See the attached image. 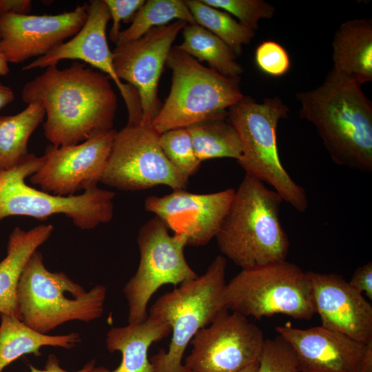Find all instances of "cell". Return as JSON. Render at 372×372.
I'll return each mask as SVG.
<instances>
[{
  "label": "cell",
  "mask_w": 372,
  "mask_h": 372,
  "mask_svg": "<svg viewBox=\"0 0 372 372\" xmlns=\"http://www.w3.org/2000/svg\"><path fill=\"white\" fill-rule=\"evenodd\" d=\"M44 157L29 153L17 165L0 170V220L24 216L43 220L63 214L81 229L108 223L114 214L115 193L98 187L78 195L61 196L37 189L25 183L43 165Z\"/></svg>",
  "instance_id": "9"
},
{
  "label": "cell",
  "mask_w": 372,
  "mask_h": 372,
  "mask_svg": "<svg viewBox=\"0 0 372 372\" xmlns=\"http://www.w3.org/2000/svg\"><path fill=\"white\" fill-rule=\"evenodd\" d=\"M174 19L185 21L187 24H196L185 1H145L136 12L131 25L121 31L116 45L136 40L152 28L167 25Z\"/></svg>",
  "instance_id": "27"
},
{
  "label": "cell",
  "mask_w": 372,
  "mask_h": 372,
  "mask_svg": "<svg viewBox=\"0 0 372 372\" xmlns=\"http://www.w3.org/2000/svg\"><path fill=\"white\" fill-rule=\"evenodd\" d=\"M289 111L278 96L258 103L244 96L229 108L227 118L241 143L242 154L237 162L245 174L271 185L283 201L304 213L309 203L306 192L287 172L278 150L277 127Z\"/></svg>",
  "instance_id": "4"
},
{
  "label": "cell",
  "mask_w": 372,
  "mask_h": 372,
  "mask_svg": "<svg viewBox=\"0 0 372 372\" xmlns=\"http://www.w3.org/2000/svg\"><path fill=\"white\" fill-rule=\"evenodd\" d=\"M349 285L360 293H364L372 299V262L358 267L348 281Z\"/></svg>",
  "instance_id": "34"
},
{
  "label": "cell",
  "mask_w": 372,
  "mask_h": 372,
  "mask_svg": "<svg viewBox=\"0 0 372 372\" xmlns=\"http://www.w3.org/2000/svg\"><path fill=\"white\" fill-rule=\"evenodd\" d=\"M258 364L251 365L239 372H256Z\"/></svg>",
  "instance_id": "40"
},
{
  "label": "cell",
  "mask_w": 372,
  "mask_h": 372,
  "mask_svg": "<svg viewBox=\"0 0 372 372\" xmlns=\"http://www.w3.org/2000/svg\"><path fill=\"white\" fill-rule=\"evenodd\" d=\"M234 193L233 188L205 194L179 189L149 196L145 207L174 234L185 236L187 245L204 246L218 234Z\"/></svg>",
  "instance_id": "15"
},
{
  "label": "cell",
  "mask_w": 372,
  "mask_h": 372,
  "mask_svg": "<svg viewBox=\"0 0 372 372\" xmlns=\"http://www.w3.org/2000/svg\"><path fill=\"white\" fill-rule=\"evenodd\" d=\"M276 331L291 347L300 372H358L364 343L322 326Z\"/></svg>",
  "instance_id": "19"
},
{
  "label": "cell",
  "mask_w": 372,
  "mask_h": 372,
  "mask_svg": "<svg viewBox=\"0 0 372 372\" xmlns=\"http://www.w3.org/2000/svg\"><path fill=\"white\" fill-rule=\"evenodd\" d=\"M32 9L30 0H0V17L6 14H28Z\"/></svg>",
  "instance_id": "35"
},
{
  "label": "cell",
  "mask_w": 372,
  "mask_h": 372,
  "mask_svg": "<svg viewBox=\"0 0 372 372\" xmlns=\"http://www.w3.org/2000/svg\"><path fill=\"white\" fill-rule=\"evenodd\" d=\"M54 227L40 225L28 231L19 227L10 233L6 257L0 262V314L21 320L17 288L23 270L32 254L51 236Z\"/></svg>",
  "instance_id": "21"
},
{
  "label": "cell",
  "mask_w": 372,
  "mask_h": 372,
  "mask_svg": "<svg viewBox=\"0 0 372 372\" xmlns=\"http://www.w3.org/2000/svg\"><path fill=\"white\" fill-rule=\"evenodd\" d=\"M172 71L169 94L152 123L162 134L212 119L227 118L243 96L240 79L223 76L174 46L166 61Z\"/></svg>",
  "instance_id": "6"
},
{
  "label": "cell",
  "mask_w": 372,
  "mask_h": 372,
  "mask_svg": "<svg viewBox=\"0 0 372 372\" xmlns=\"http://www.w3.org/2000/svg\"><path fill=\"white\" fill-rule=\"evenodd\" d=\"M110 13L112 25L109 36L112 42L117 43L121 32V22H132L144 0H104Z\"/></svg>",
  "instance_id": "33"
},
{
  "label": "cell",
  "mask_w": 372,
  "mask_h": 372,
  "mask_svg": "<svg viewBox=\"0 0 372 372\" xmlns=\"http://www.w3.org/2000/svg\"><path fill=\"white\" fill-rule=\"evenodd\" d=\"M110 79L77 61L63 69L53 65L24 85L21 98L44 108L51 145H76L113 129L117 96Z\"/></svg>",
  "instance_id": "1"
},
{
  "label": "cell",
  "mask_w": 372,
  "mask_h": 372,
  "mask_svg": "<svg viewBox=\"0 0 372 372\" xmlns=\"http://www.w3.org/2000/svg\"><path fill=\"white\" fill-rule=\"evenodd\" d=\"M197 158H231L238 161L242 154L238 134L228 118L212 119L187 127Z\"/></svg>",
  "instance_id": "26"
},
{
  "label": "cell",
  "mask_w": 372,
  "mask_h": 372,
  "mask_svg": "<svg viewBox=\"0 0 372 372\" xmlns=\"http://www.w3.org/2000/svg\"><path fill=\"white\" fill-rule=\"evenodd\" d=\"M196 23L209 30L228 45L239 56L244 45L255 37L251 30L234 20L230 14L205 4L201 0L185 1Z\"/></svg>",
  "instance_id": "28"
},
{
  "label": "cell",
  "mask_w": 372,
  "mask_h": 372,
  "mask_svg": "<svg viewBox=\"0 0 372 372\" xmlns=\"http://www.w3.org/2000/svg\"><path fill=\"white\" fill-rule=\"evenodd\" d=\"M116 131L101 132L76 145H48L42 166L30 182L50 194L68 196L97 187L105 171Z\"/></svg>",
  "instance_id": "13"
},
{
  "label": "cell",
  "mask_w": 372,
  "mask_h": 372,
  "mask_svg": "<svg viewBox=\"0 0 372 372\" xmlns=\"http://www.w3.org/2000/svg\"><path fill=\"white\" fill-rule=\"evenodd\" d=\"M87 5L56 14L1 16L0 50L8 63L42 56L74 37L86 21Z\"/></svg>",
  "instance_id": "16"
},
{
  "label": "cell",
  "mask_w": 372,
  "mask_h": 372,
  "mask_svg": "<svg viewBox=\"0 0 372 372\" xmlns=\"http://www.w3.org/2000/svg\"><path fill=\"white\" fill-rule=\"evenodd\" d=\"M256 372H300L293 351L280 335L265 340Z\"/></svg>",
  "instance_id": "31"
},
{
  "label": "cell",
  "mask_w": 372,
  "mask_h": 372,
  "mask_svg": "<svg viewBox=\"0 0 372 372\" xmlns=\"http://www.w3.org/2000/svg\"><path fill=\"white\" fill-rule=\"evenodd\" d=\"M226 266V258L216 256L205 273L183 282L152 305L149 314L166 322L172 333L168 350L161 349L149 358L154 372H190L182 362L183 354L197 331L223 308Z\"/></svg>",
  "instance_id": "7"
},
{
  "label": "cell",
  "mask_w": 372,
  "mask_h": 372,
  "mask_svg": "<svg viewBox=\"0 0 372 372\" xmlns=\"http://www.w3.org/2000/svg\"><path fill=\"white\" fill-rule=\"evenodd\" d=\"M165 224L154 216L140 229L137 244L140 261L135 274L123 289L127 301L128 323H140L148 315L147 304L162 286H176L198 277L187 263L184 248L187 245L183 235L169 234Z\"/></svg>",
  "instance_id": "11"
},
{
  "label": "cell",
  "mask_w": 372,
  "mask_h": 372,
  "mask_svg": "<svg viewBox=\"0 0 372 372\" xmlns=\"http://www.w3.org/2000/svg\"><path fill=\"white\" fill-rule=\"evenodd\" d=\"M221 302L229 311L257 320L284 314L309 320L316 314L307 272L287 260L242 269L226 283Z\"/></svg>",
  "instance_id": "8"
},
{
  "label": "cell",
  "mask_w": 372,
  "mask_h": 372,
  "mask_svg": "<svg viewBox=\"0 0 372 372\" xmlns=\"http://www.w3.org/2000/svg\"><path fill=\"white\" fill-rule=\"evenodd\" d=\"M255 60L260 70L271 76L284 75L290 68L287 52L282 45L273 41H264L257 47Z\"/></svg>",
  "instance_id": "32"
},
{
  "label": "cell",
  "mask_w": 372,
  "mask_h": 372,
  "mask_svg": "<svg viewBox=\"0 0 372 372\" xmlns=\"http://www.w3.org/2000/svg\"><path fill=\"white\" fill-rule=\"evenodd\" d=\"M159 145L173 167L189 178L199 169L201 162L197 158L187 127L173 129L159 135Z\"/></svg>",
  "instance_id": "29"
},
{
  "label": "cell",
  "mask_w": 372,
  "mask_h": 372,
  "mask_svg": "<svg viewBox=\"0 0 372 372\" xmlns=\"http://www.w3.org/2000/svg\"><path fill=\"white\" fill-rule=\"evenodd\" d=\"M300 115L316 127L333 162L372 171V103L361 85L333 69L313 90L298 93Z\"/></svg>",
  "instance_id": "2"
},
{
  "label": "cell",
  "mask_w": 372,
  "mask_h": 372,
  "mask_svg": "<svg viewBox=\"0 0 372 372\" xmlns=\"http://www.w3.org/2000/svg\"><path fill=\"white\" fill-rule=\"evenodd\" d=\"M358 372H372V341L364 343Z\"/></svg>",
  "instance_id": "37"
},
{
  "label": "cell",
  "mask_w": 372,
  "mask_h": 372,
  "mask_svg": "<svg viewBox=\"0 0 372 372\" xmlns=\"http://www.w3.org/2000/svg\"><path fill=\"white\" fill-rule=\"evenodd\" d=\"M159 134L142 123L141 115L128 116L117 132L101 183L123 191H139L167 185L184 189L187 178L180 174L164 154Z\"/></svg>",
  "instance_id": "10"
},
{
  "label": "cell",
  "mask_w": 372,
  "mask_h": 372,
  "mask_svg": "<svg viewBox=\"0 0 372 372\" xmlns=\"http://www.w3.org/2000/svg\"><path fill=\"white\" fill-rule=\"evenodd\" d=\"M87 3V19L80 30L68 41L24 66L23 70L46 68L64 59L81 60L113 80L127 105L133 100L136 91L132 85L124 84L115 72L112 52L106 36L107 25L111 19L110 11L104 0H92Z\"/></svg>",
  "instance_id": "18"
},
{
  "label": "cell",
  "mask_w": 372,
  "mask_h": 372,
  "mask_svg": "<svg viewBox=\"0 0 372 372\" xmlns=\"http://www.w3.org/2000/svg\"><path fill=\"white\" fill-rule=\"evenodd\" d=\"M183 41L174 47L198 61H207L220 74L240 79L243 72L234 50L213 33L198 24H187L183 29Z\"/></svg>",
  "instance_id": "25"
},
{
  "label": "cell",
  "mask_w": 372,
  "mask_h": 372,
  "mask_svg": "<svg viewBox=\"0 0 372 372\" xmlns=\"http://www.w3.org/2000/svg\"><path fill=\"white\" fill-rule=\"evenodd\" d=\"M9 72L8 63L0 50V76H6Z\"/></svg>",
  "instance_id": "39"
},
{
  "label": "cell",
  "mask_w": 372,
  "mask_h": 372,
  "mask_svg": "<svg viewBox=\"0 0 372 372\" xmlns=\"http://www.w3.org/2000/svg\"><path fill=\"white\" fill-rule=\"evenodd\" d=\"M265 342L246 316L223 308L195 334L184 365L190 372H239L258 363Z\"/></svg>",
  "instance_id": "12"
},
{
  "label": "cell",
  "mask_w": 372,
  "mask_h": 372,
  "mask_svg": "<svg viewBox=\"0 0 372 372\" xmlns=\"http://www.w3.org/2000/svg\"><path fill=\"white\" fill-rule=\"evenodd\" d=\"M45 116L37 102L17 114L0 116V170L15 167L28 156V141Z\"/></svg>",
  "instance_id": "24"
},
{
  "label": "cell",
  "mask_w": 372,
  "mask_h": 372,
  "mask_svg": "<svg viewBox=\"0 0 372 372\" xmlns=\"http://www.w3.org/2000/svg\"><path fill=\"white\" fill-rule=\"evenodd\" d=\"M95 365V361L91 360L86 363L84 366L76 371H68L63 369L59 363L57 357L54 354H50L47 358L43 369H37L32 365H30V372H88Z\"/></svg>",
  "instance_id": "36"
},
{
  "label": "cell",
  "mask_w": 372,
  "mask_h": 372,
  "mask_svg": "<svg viewBox=\"0 0 372 372\" xmlns=\"http://www.w3.org/2000/svg\"><path fill=\"white\" fill-rule=\"evenodd\" d=\"M14 93L9 87L0 82V110L14 100Z\"/></svg>",
  "instance_id": "38"
},
{
  "label": "cell",
  "mask_w": 372,
  "mask_h": 372,
  "mask_svg": "<svg viewBox=\"0 0 372 372\" xmlns=\"http://www.w3.org/2000/svg\"><path fill=\"white\" fill-rule=\"evenodd\" d=\"M216 8H221L237 17L240 23L256 31L260 19L272 18L276 8L262 0H201Z\"/></svg>",
  "instance_id": "30"
},
{
  "label": "cell",
  "mask_w": 372,
  "mask_h": 372,
  "mask_svg": "<svg viewBox=\"0 0 372 372\" xmlns=\"http://www.w3.org/2000/svg\"><path fill=\"white\" fill-rule=\"evenodd\" d=\"M0 372L26 354L41 355L43 347L72 349L81 342L77 333L50 335L36 331L19 318L0 314Z\"/></svg>",
  "instance_id": "23"
},
{
  "label": "cell",
  "mask_w": 372,
  "mask_h": 372,
  "mask_svg": "<svg viewBox=\"0 0 372 372\" xmlns=\"http://www.w3.org/2000/svg\"><path fill=\"white\" fill-rule=\"evenodd\" d=\"M187 24L177 20L154 28L136 40L116 45L112 51L118 78L137 91L144 124L151 125L162 107L158 98L159 79L175 39Z\"/></svg>",
  "instance_id": "14"
},
{
  "label": "cell",
  "mask_w": 372,
  "mask_h": 372,
  "mask_svg": "<svg viewBox=\"0 0 372 372\" xmlns=\"http://www.w3.org/2000/svg\"><path fill=\"white\" fill-rule=\"evenodd\" d=\"M106 288L97 285L87 291L64 272H51L36 250L27 262L17 288L21 320L47 334L72 320L90 322L103 313Z\"/></svg>",
  "instance_id": "5"
},
{
  "label": "cell",
  "mask_w": 372,
  "mask_h": 372,
  "mask_svg": "<svg viewBox=\"0 0 372 372\" xmlns=\"http://www.w3.org/2000/svg\"><path fill=\"white\" fill-rule=\"evenodd\" d=\"M333 70L358 84L372 81V20L355 19L342 23L332 42Z\"/></svg>",
  "instance_id": "22"
},
{
  "label": "cell",
  "mask_w": 372,
  "mask_h": 372,
  "mask_svg": "<svg viewBox=\"0 0 372 372\" xmlns=\"http://www.w3.org/2000/svg\"><path fill=\"white\" fill-rule=\"evenodd\" d=\"M322 327L362 343L372 341V306L336 273L307 271Z\"/></svg>",
  "instance_id": "17"
},
{
  "label": "cell",
  "mask_w": 372,
  "mask_h": 372,
  "mask_svg": "<svg viewBox=\"0 0 372 372\" xmlns=\"http://www.w3.org/2000/svg\"><path fill=\"white\" fill-rule=\"evenodd\" d=\"M282 201L245 174L216 236L222 254L242 269L286 260L289 240L280 217Z\"/></svg>",
  "instance_id": "3"
},
{
  "label": "cell",
  "mask_w": 372,
  "mask_h": 372,
  "mask_svg": "<svg viewBox=\"0 0 372 372\" xmlns=\"http://www.w3.org/2000/svg\"><path fill=\"white\" fill-rule=\"evenodd\" d=\"M170 333L171 328L166 322L150 314L142 322L113 327L107 331L105 342L110 353L121 352L120 365L113 371L94 366L88 372H154L148 359L149 348Z\"/></svg>",
  "instance_id": "20"
}]
</instances>
